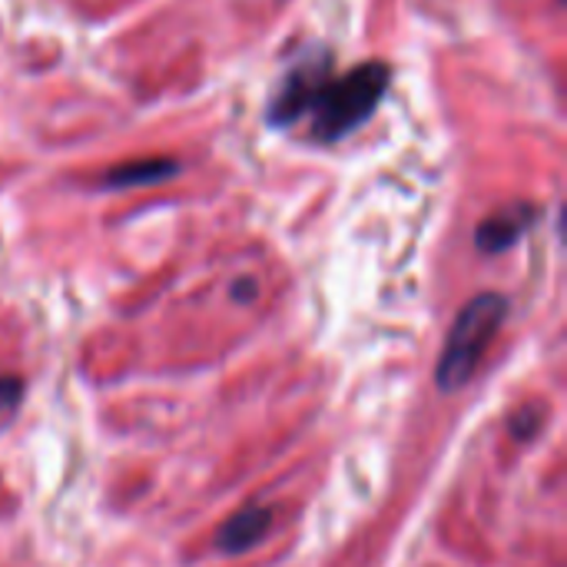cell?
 Returning <instances> with one entry per match:
<instances>
[{
	"label": "cell",
	"mask_w": 567,
	"mask_h": 567,
	"mask_svg": "<svg viewBox=\"0 0 567 567\" xmlns=\"http://www.w3.org/2000/svg\"><path fill=\"white\" fill-rule=\"evenodd\" d=\"M233 296H236V299H243V302H246V299H252V296H256V282H252V279H243V282H236Z\"/></svg>",
	"instance_id": "8"
},
{
	"label": "cell",
	"mask_w": 567,
	"mask_h": 567,
	"mask_svg": "<svg viewBox=\"0 0 567 567\" xmlns=\"http://www.w3.org/2000/svg\"><path fill=\"white\" fill-rule=\"evenodd\" d=\"M272 528V508L266 505H246L243 512H236L216 535V545L223 555H246L249 548H256Z\"/></svg>",
	"instance_id": "5"
},
{
	"label": "cell",
	"mask_w": 567,
	"mask_h": 567,
	"mask_svg": "<svg viewBox=\"0 0 567 567\" xmlns=\"http://www.w3.org/2000/svg\"><path fill=\"white\" fill-rule=\"evenodd\" d=\"M23 395L20 379H0V412H13Z\"/></svg>",
	"instance_id": "7"
},
{
	"label": "cell",
	"mask_w": 567,
	"mask_h": 567,
	"mask_svg": "<svg viewBox=\"0 0 567 567\" xmlns=\"http://www.w3.org/2000/svg\"><path fill=\"white\" fill-rule=\"evenodd\" d=\"M176 173H179V163H173V159H133V163L113 166V169L103 176V186H106V189L156 186V183L173 179Z\"/></svg>",
	"instance_id": "6"
},
{
	"label": "cell",
	"mask_w": 567,
	"mask_h": 567,
	"mask_svg": "<svg viewBox=\"0 0 567 567\" xmlns=\"http://www.w3.org/2000/svg\"><path fill=\"white\" fill-rule=\"evenodd\" d=\"M538 219V209L532 203H512V206H502L498 213H492L478 233H475V243L482 252H505L512 249Z\"/></svg>",
	"instance_id": "4"
},
{
	"label": "cell",
	"mask_w": 567,
	"mask_h": 567,
	"mask_svg": "<svg viewBox=\"0 0 567 567\" xmlns=\"http://www.w3.org/2000/svg\"><path fill=\"white\" fill-rule=\"evenodd\" d=\"M329 66H332V56L302 60V63L282 80V86L276 90L272 106H269V123H276V126H292L296 120H302V113L312 110V103L319 100L322 86L332 80V76H329Z\"/></svg>",
	"instance_id": "3"
},
{
	"label": "cell",
	"mask_w": 567,
	"mask_h": 567,
	"mask_svg": "<svg viewBox=\"0 0 567 567\" xmlns=\"http://www.w3.org/2000/svg\"><path fill=\"white\" fill-rule=\"evenodd\" d=\"M392 70L379 60H369L346 76H336L322 86L319 100L312 103V133L326 143H336L359 130L382 103L389 90Z\"/></svg>",
	"instance_id": "1"
},
{
	"label": "cell",
	"mask_w": 567,
	"mask_h": 567,
	"mask_svg": "<svg viewBox=\"0 0 567 567\" xmlns=\"http://www.w3.org/2000/svg\"><path fill=\"white\" fill-rule=\"evenodd\" d=\"M508 316V299L498 292L475 296L455 319V329L445 342V355L435 369V382L445 392H458L472 382L475 369L482 365V355L495 342L502 322Z\"/></svg>",
	"instance_id": "2"
}]
</instances>
